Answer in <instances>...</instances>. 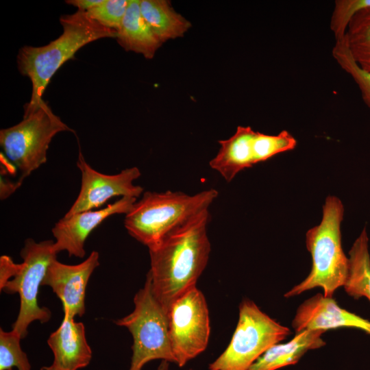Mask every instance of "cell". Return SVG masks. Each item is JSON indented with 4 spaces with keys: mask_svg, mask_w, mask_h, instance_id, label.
I'll list each match as a JSON object with an SVG mask.
<instances>
[{
    "mask_svg": "<svg viewBox=\"0 0 370 370\" xmlns=\"http://www.w3.org/2000/svg\"><path fill=\"white\" fill-rule=\"evenodd\" d=\"M292 327L296 332L349 328L370 335V321L342 308L333 297H326L321 293L301 304L293 319Z\"/></svg>",
    "mask_w": 370,
    "mask_h": 370,
    "instance_id": "cell-13",
    "label": "cell"
},
{
    "mask_svg": "<svg viewBox=\"0 0 370 370\" xmlns=\"http://www.w3.org/2000/svg\"><path fill=\"white\" fill-rule=\"evenodd\" d=\"M134 308L115 321L126 328L133 337L129 370H142L149 361L160 359L176 363L169 333L168 314L153 296L147 273L143 288L134 297Z\"/></svg>",
    "mask_w": 370,
    "mask_h": 370,
    "instance_id": "cell-6",
    "label": "cell"
},
{
    "mask_svg": "<svg viewBox=\"0 0 370 370\" xmlns=\"http://www.w3.org/2000/svg\"><path fill=\"white\" fill-rule=\"evenodd\" d=\"M21 337L14 330L5 332L0 329V370H31L27 354L23 351Z\"/></svg>",
    "mask_w": 370,
    "mask_h": 370,
    "instance_id": "cell-23",
    "label": "cell"
},
{
    "mask_svg": "<svg viewBox=\"0 0 370 370\" xmlns=\"http://www.w3.org/2000/svg\"><path fill=\"white\" fill-rule=\"evenodd\" d=\"M99 255L92 251L79 264L71 265L54 260L49 266L42 286H49L62 304L63 316L75 319L86 311L85 299L88 282L99 265Z\"/></svg>",
    "mask_w": 370,
    "mask_h": 370,
    "instance_id": "cell-11",
    "label": "cell"
},
{
    "mask_svg": "<svg viewBox=\"0 0 370 370\" xmlns=\"http://www.w3.org/2000/svg\"><path fill=\"white\" fill-rule=\"evenodd\" d=\"M370 8V0H336L330 19V29L336 41L341 40L351 19L362 9Z\"/></svg>",
    "mask_w": 370,
    "mask_h": 370,
    "instance_id": "cell-24",
    "label": "cell"
},
{
    "mask_svg": "<svg viewBox=\"0 0 370 370\" xmlns=\"http://www.w3.org/2000/svg\"><path fill=\"white\" fill-rule=\"evenodd\" d=\"M344 38L354 61L362 69L370 73V8L362 9L354 16Z\"/></svg>",
    "mask_w": 370,
    "mask_h": 370,
    "instance_id": "cell-20",
    "label": "cell"
},
{
    "mask_svg": "<svg viewBox=\"0 0 370 370\" xmlns=\"http://www.w3.org/2000/svg\"><path fill=\"white\" fill-rule=\"evenodd\" d=\"M349 274L343 286L345 291L356 299L365 297L370 302V254L365 227L349 251Z\"/></svg>",
    "mask_w": 370,
    "mask_h": 370,
    "instance_id": "cell-19",
    "label": "cell"
},
{
    "mask_svg": "<svg viewBox=\"0 0 370 370\" xmlns=\"http://www.w3.org/2000/svg\"><path fill=\"white\" fill-rule=\"evenodd\" d=\"M188 370H193V369H188Z\"/></svg>",
    "mask_w": 370,
    "mask_h": 370,
    "instance_id": "cell-29",
    "label": "cell"
},
{
    "mask_svg": "<svg viewBox=\"0 0 370 370\" xmlns=\"http://www.w3.org/2000/svg\"><path fill=\"white\" fill-rule=\"evenodd\" d=\"M136 201V198L123 197L103 208L64 216L51 230L56 252L66 251L69 256L84 258L85 242L90 234L110 216L126 214Z\"/></svg>",
    "mask_w": 370,
    "mask_h": 370,
    "instance_id": "cell-12",
    "label": "cell"
},
{
    "mask_svg": "<svg viewBox=\"0 0 370 370\" xmlns=\"http://www.w3.org/2000/svg\"><path fill=\"white\" fill-rule=\"evenodd\" d=\"M130 0H103L86 13L101 25L117 32L125 14Z\"/></svg>",
    "mask_w": 370,
    "mask_h": 370,
    "instance_id": "cell-25",
    "label": "cell"
},
{
    "mask_svg": "<svg viewBox=\"0 0 370 370\" xmlns=\"http://www.w3.org/2000/svg\"><path fill=\"white\" fill-rule=\"evenodd\" d=\"M332 53L337 64L357 84L362 99L370 110V73L362 69L354 61L345 38L335 42Z\"/></svg>",
    "mask_w": 370,
    "mask_h": 370,
    "instance_id": "cell-21",
    "label": "cell"
},
{
    "mask_svg": "<svg viewBox=\"0 0 370 370\" xmlns=\"http://www.w3.org/2000/svg\"><path fill=\"white\" fill-rule=\"evenodd\" d=\"M53 354L52 364L40 370H78L87 367L92 358L85 327L75 319L63 316L60 326L47 339Z\"/></svg>",
    "mask_w": 370,
    "mask_h": 370,
    "instance_id": "cell-14",
    "label": "cell"
},
{
    "mask_svg": "<svg viewBox=\"0 0 370 370\" xmlns=\"http://www.w3.org/2000/svg\"><path fill=\"white\" fill-rule=\"evenodd\" d=\"M169 362L162 360L158 367L157 370H168Z\"/></svg>",
    "mask_w": 370,
    "mask_h": 370,
    "instance_id": "cell-28",
    "label": "cell"
},
{
    "mask_svg": "<svg viewBox=\"0 0 370 370\" xmlns=\"http://www.w3.org/2000/svg\"><path fill=\"white\" fill-rule=\"evenodd\" d=\"M20 254L23 262L19 264L16 274L0 289L8 294L19 295V311L12 324V330L23 339L27 335V329L32 323L38 321L45 323L51 317L48 308L39 306L38 295L47 269L57 259L58 253L52 240L37 243L27 238Z\"/></svg>",
    "mask_w": 370,
    "mask_h": 370,
    "instance_id": "cell-8",
    "label": "cell"
},
{
    "mask_svg": "<svg viewBox=\"0 0 370 370\" xmlns=\"http://www.w3.org/2000/svg\"><path fill=\"white\" fill-rule=\"evenodd\" d=\"M116 38L125 51L140 53L147 59L153 58L162 44L143 17L140 0H130Z\"/></svg>",
    "mask_w": 370,
    "mask_h": 370,
    "instance_id": "cell-17",
    "label": "cell"
},
{
    "mask_svg": "<svg viewBox=\"0 0 370 370\" xmlns=\"http://www.w3.org/2000/svg\"><path fill=\"white\" fill-rule=\"evenodd\" d=\"M218 194L214 188L192 195L147 191L125 214L124 226L132 237L149 249L208 210Z\"/></svg>",
    "mask_w": 370,
    "mask_h": 370,
    "instance_id": "cell-3",
    "label": "cell"
},
{
    "mask_svg": "<svg viewBox=\"0 0 370 370\" xmlns=\"http://www.w3.org/2000/svg\"><path fill=\"white\" fill-rule=\"evenodd\" d=\"M60 22L63 32L58 38L45 46H24L19 49L18 71L30 79L32 86L31 98L24 106L23 114L38 108L51 77L78 50L101 38H116L117 34L116 31L101 25L79 10L62 15Z\"/></svg>",
    "mask_w": 370,
    "mask_h": 370,
    "instance_id": "cell-2",
    "label": "cell"
},
{
    "mask_svg": "<svg viewBox=\"0 0 370 370\" xmlns=\"http://www.w3.org/2000/svg\"><path fill=\"white\" fill-rule=\"evenodd\" d=\"M19 264L14 262L10 257L1 256L0 258V287L10 280L16 273Z\"/></svg>",
    "mask_w": 370,
    "mask_h": 370,
    "instance_id": "cell-26",
    "label": "cell"
},
{
    "mask_svg": "<svg viewBox=\"0 0 370 370\" xmlns=\"http://www.w3.org/2000/svg\"><path fill=\"white\" fill-rule=\"evenodd\" d=\"M255 134L249 126H238L230 138L219 140L221 147L209 164L227 182L240 171L256 164L253 151Z\"/></svg>",
    "mask_w": 370,
    "mask_h": 370,
    "instance_id": "cell-15",
    "label": "cell"
},
{
    "mask_svg": "<svg viewBox=\"0 0 370 370\" xmlns=\"http://www.w3.org/2000/svg\"><path fill=\"white\" fill-rule=\"evenodd\" d=\"M237 325L225 351L212 363L209 370H249L271 347L290 334V329L268 314L249 299L239 305Z\"/></svg>",
    "mask_w": 370,
    "mask_h": 370,
    "instance_id": "cell-7",
    "label": "cell"
},
{
    "mask_svg": "<svg viewBox=\"0 0 370 370\" xmlns=\"http://www.w3.org/2000/svg\"><path fill=\"white\" fill-rule=\"evenodd\" d=\"M322 330H305L296 332L288 342L277 343L268 349L249 370H278L295 365L308 351L319 349L325 345Z\"/></svg>",
    "mask_w": 370,
    "mask_h": 370,
    "instance_id": "cell-16",
    "label": "cell"
},
{
    "mask_svg": "<svg viewBox=\"0 0 370 370\" xmlns=\"http://www.w3.org/2000/svg\"><path fill=\"white\" fill-rule=\"evenodd\" d=\"M206 210L149 248L153 296L168 314L180 297L196 286L211 250Z\"/></svg>",
    "mask_w": 370,
    "mask_h": 370,
    "instance_id": "cell-1",
    "label": "cell"
},
{
    "mask_svg": "<svg viewBox=\"0 0 370 370\" xmlns=\"http://www.w3.org/2000/svg\"><path fill=\"white\" fill-rule=\"evenodd\" d=\"M77 166L82 174L79 193L64 216L92 210L102 206L114 197L138 198L143 187L134 184L141 173L138 167L127 168L119 173L106 175L92 169L79 151Z\"/></svg>",
    "mask_w": 370,
    "mask_h": 370,
    "instance_id": "cell-10",
    "label": "cell"
},
{
    "mask_svg": "<svg viewBox=\"0 0 370 370\" xmlns=\"http://www.w3.org/2000/svg\"><path fill=\"white\" fill-rule=\"evenodd\" d=\"M296 139L286 130L277 135H269L256 132L253 140L255 164L264 162L273 156L294 149Z\"/></svg>",
    "mask_w": 370,
    "mask_h": 370,
    "instance_id": "cell-22",
    "label": "cell"
},
{
    "mask_svg": "<svg viewBox=\"0 0 370 370\" xmlns=\"http://www.w3.org/2000/svg\"><path fill=\"white\" fill-rule=\"evenodd\" d=\"M140 10L162 43L184 36L191 26L190 23L176 12L166 0H140Z\"/></svg>",
    "mask_w": 370,
    "mask_h": 370,
    "instance_id": "cell-18",
    "label": "cell"
},
{
    "mask_svg": "<svg viewBox=\"0 0 370 370\" xmlns=\"http://www.w3.org/2000/svg\"><path fill=\"white\" fill-rule=\"evenodd\" d=\"M344 211L339 198L327 197L321 222L306 234V245L312 258L310 271L301 282L286 292L284 297L297 296L317 287L323 289L325 297H333L336 291L345 285L349 261L341 243V225Z\"/></svg>",
    "mask_w": 370,
    "mask_h": 370,
    "instance_id": "cell-4",
    "label": "cell"
},
{
    "mask_svg": "<svg viewBox=\"0 0 370 370\" xmlns=\"http://www.w3.org/2000/svg\"><path fill=\"white\" fill-rule=\"evenodd\" d=\"M169 333L176 364L182 367L207 347L209 311L205 297L196 286L180 297L168 312Z\"/></svg>",
    "mask_w": 370,
    "mask_h": 370,
    "instance_id": "cell-9",
    "label": "cell"
},
{
    "mask_svg": "<svg viewBox=\"0 0 370 370\" xmlns=\"http://www.w3.org/2000/svg\"><path fill=\"white\" fill-rule=\"evenodd\" d=\"M103 0H68L66 3L77 8V10L86 12L102 2Z\"/></svg>",
    "mask_w": 370,
    "mask_h": 370,
    "instance_id": "cell-27",
    "label": "cell"
},
{
    "mask_svg": "<svg viewBox=\"0 0 370 370\" xmlns=\"http://www.w3.org/2000/svg\"><path fill=\"white\" fill-rule=\"evenodd\" d=\"M75 132L44 100L16 125L0 131V145L8 164L19 173L18 183L47 162V150L59 132Z\"/></svg>",
    "mask_w": 370,
    "mask_h": 370,
    "instance_id": "cell-5",
    "label": "cell"
}]
</instances>
